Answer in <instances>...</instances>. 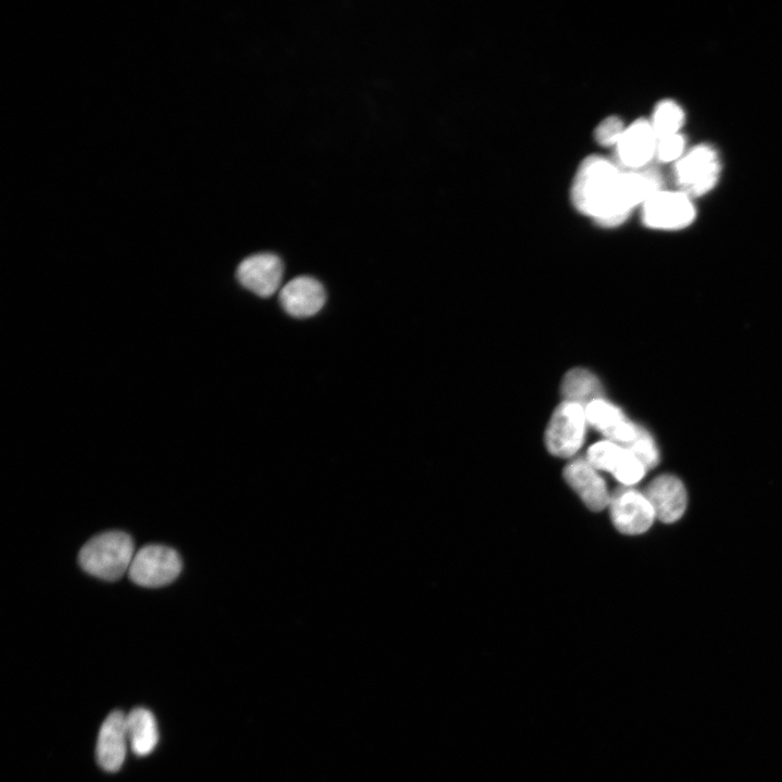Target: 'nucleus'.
Wrapping results in <instances>:
<instances>
[{
  "instance_id": "nucleus-1",
  "label": "nucleus",
  "mask_w": 782,
  "mask_h": 782,
  "mask_svg": "<svg viewBox=\"0 0 782 782\" xmlns=\"http://www.w3.org/2000/svg\"><path fill=\"white\" fill-rule=\"evenodd\" d=\"M623 168L598 155L586 157L573 178L571 200L582 214L598 225L614 227L628 215L620 205V185Z\"/></svg>"
},
{
  "instance_id": "nucleus-2",
  "label": "nucleus",
  "mask_w": 782,
  "mask_h": 782,
  "mask_svg": "<svg viewBox=\"0 0 782 782\" xmlns=\"http://www.w3.org/2000/svg\"><path fill=\"white\" fill-rule=\"evenodd\" d=\"M134 542L123 531H106L91 538L80 548L78 562L87 573L106 581L118 580L134 558Z\"/></svg>"
},
{
  "instance_id": "nucleus-3",
  "label": "nucleus",
  "mask_w": 782,
  "mask_h": 782,
  "mask_svg": "<svg viewBox=\"0 0 782 782\" xmlns=\"http://www.w3.org/2000/svg\"><path fill=\"white\" fill-rule=\"evenodd\" d=\"M721 169L718 150L708 143L697 144L674 163L677 189L692 199L705 195L719 182Z\"/></svg>"
},
{
  "instance_id": "nucleus-4",
  "label": "nucleus",
  "mask_w": 782,
  "mask_h": 782,
  "mask_svg": "<svg viewBox=\"0 0 782 782\" xmlns=\"http://www.w3.org/2000/svg\"><path fill=\"white\" fill-rule=\"evenodd\" d=\"M693 200L678 189H661L643 203L642 220L645 226L658 230L685 228L696 217Z\"/></svg>"
},
{
  "instance_id": "nucleus-5",
  "label": "nucleus",
  "mask_w": 782,
  "mask_h": 782,
  "mask_svg": "<svg viewBox=\"0 0 782 782\" xmlns=\"http://www.w3.org/2000/svg\"><path fill=\"white\" fill-rule=\"evenodd\" d=\"M586 424L584 406L564 401L550 419L545 433L546 447L553 455L572 456L583 443Z\"/></svg>"
},
{
  "instance_id": "nucleus-6",
  "label": "nucleus",
  "mask_w": 782,
  "mask_h": 782,
  "mask_svg": "<svg viewBox=\"0 0 782 782\" xmlns=\"http://www.w3.org/2000/svg\"><path fill=\"white\" fill-rule=\"evenodd\" d=\"M181 570L178 553L164 545H147L134 556L129 579L140 586L159 588L174 581Z\"/></svg>"
},
{
  "instance_id": "nucleus-7",
  "label": "nucleus",
  "mask_w": 782,
  "mask_h": 782,
  "mask_svg": "<svg viewBox=\"0 0 782 782\" xmlns=\"http://www.w3.org/2000/svg\"><path fill=\"white\" fill-rule=\"evenodd\" d=\"M608 506L614 526L625 534L645 532L656 518L646 495L631 487L623 485L615 490Z\"/></svg>"
},
{
  "instance_id": "nucleus-8",
  "label": "nucleus",
  "mask_w": 782,
  "mask_h": 782,
  "mask_svg": "<svg viewBox=\"0 0 782 782\" xmlns=\"http://www.w3.org/2000/svg\"><path fill=\"white\" fill-rule=\"evenodd\" d=\"M586 461L596 470L609 471L626 487L638 483L647 469L627 447L607 439L589 447Z\"/></svg>"
},
{
  "instance_id": "nucleus-9",
  "label": "nucleus",
  "mask_w": 782,
  "mask_h": 782,
  "mask_svg": "<svg viewBox=\"0 0 782 782\" xmlns=\"http://www.w3.org/2000/svg\"><path fill=\"white\" fill-rule=\"evenodd\" d=\"M657 137L651 122L638 119L626 127L616 144V164L623 169H642L648 167L655 157Z\"/></svg>"
},
{
  "instance_id": "nucleus-10",
  "label": "nucleus",
  "mask_w": 782,
  "mask_h": 782,
  "mask_svg": "<svg viewBox=\"0 0 782 782\" xmlns=\"http://www.w3.org/2000/svg\"><path fill=\"white\" fill-rule=\"evenodd\" d=\"M283 265L273 253H257L244 258L237 268L241 286L253 293L267 298L274 294L281 282Z\"/></svg>"
},
{
  "instance_id": "nucleus-11",
  "label": "nucleus",
  "mask_w": 782,
  "mask_h": 782,
  "mask_svg": "<svg viewBox=\"0 0 782 782\" xmlns=\"http://www.w3.org/2000/svg\"><path fill=\"white\" fill-rule=\"evenodd\" d=\"M588 424L602 432L607 440L629 445L638 436L641 426L632 422L615 404L602 399L594 400L585 407Z\"/></svg>"
},
{
  "instance_id": "nucleus-12",
  "label": "nucleus",
  "mask_w": 782,
  "mask_h": 782,
  "mask_svg": "<svg viewBox=\"0 0 782 782\" xmlns=\"http://www.w3.org/2000/svg\"><path fill=\"white\" fill-rule=\"evenodd\" d=\"M567 483L592 510L598 512L609 505L610 494L605 480L586 458H575L564 469Z\"/></svg>"
},
{
  "instance_id": "nucleus-13",
  "label": "nucleus",
  "mask_w": 782,
  "mask_h": 782,
  "mask_svg": "<svg viewBox=\"0 0 782 782\" xmlns=\"http://www.w3.org/2000/svg\"><path fill=\"white\" fill-rule=\"evenodd\" d=\"M126 716L113 710L103 721L96 746L99 766L109 772L117 771L125 759L127 747Z\"/></svg>"
},
{
  "instance_id": "nucleus-14",
  "label": "nucleus",
  "mask_w": 782,
  "mask_h": 782,
  "mask_svg": "<svg viewBox=\"0 0 782 782\" xmlns=\"http://www.w3.org/2000/svg\"><path fill=\"white\" fill-rule=\"evenodd\" d=\"M656 518L664 522H674L685 512L688 496L682 481L672 475H660L651 481L645 490Z\"/></svg>"
},
{
  "instance_id": "nucleus-15",
  "label": "nucleus",
  "mask_w": 782,
  "mask_h": 782,
  "mask_svg": "<svg viewBox=\"0 0 782 782\" xmlns=\"http://www.w3.org/2000/svg\"><path fill=\"white\" fill-rule=\"evenodd\" d=\"M279 301L289 315L305 318L321 310L326 293L318 280L302 276L293 278L280 290Z\"/></svg>"
},
{
  "instance_id": "nucleus-16",
  "label": "nucleus",
  "mask_w": 782,
  "mask_h": 782,
  "mask_svg": "<svg viewBox=\"0 0 782 782\" xmlns=\"http://www.w3.org/2000/svg\"><path fill=\"white\" fill-rule=\"evenodd\" d=\"M126 731L131 751L137 756L150 754L157 743L154 716L143 707H136L126 715Z\"/></svg>"
},
{
  "instance_id": "nucleus-17",
  "label": "nucleus",
  "mask_w": 782,
  "mask_h": 782,
  "mask_svg": "<svg viewBox=\"0 0 782 782\" xmlns=\"http://www.w3.org/2000/svg\"><path fill=\"white\" fill-rule=\"evenodd\" d=\"M562 393L565 401L579 403L585 407L594 400L603 398V388L593 373L584 368H575L565 375Z\"/></svg>"
},
{
  "instance_id": "nucleus-18",
  "label": "nucleus",
  "mask_w": 782,
  "mask_h": 782,
  "mask_svg": "<svg viewBox=\"0 0 782 782\" xmlns=\"http://www.w3.org/2000/svg\"><path fill=\"white\" fill-rule=\"evenodd\" d=\"M649 122L657 139L680 134L685 112L677 101L666 99L655 106Z\"/></svg>"
},
{
  "instance_id": "nucleus-19",
  "label": "nucleus",
  "mask_w": 782,
  "mask_h": 782,
  "mask_svg": "<svg viewBox=\"0 0 782 782\" xmlns=\"http://www.w3.org/2000/svg\"><path fill=\"white\" fill-rule=\"evenodd\" d=\"M625 447L632 452L646 468H652L659 462V453L655 441L643 427L640 428L636 438Z\"/></svg>"
},
{
  "instance_id": "nucleus-20",
  "label": "nucleus",
  "mask_w": 782,
  "mask_h": 782,
  "mask_svg": "<svg viewBox=\"0 0 782 782\" xmlns=\"http://www.w3.org/2000/svg\"><path fill=\"white\" fill-rule=\"evenodd\" d=\"M684 136L680 134L657 139L655 157L664 163H677L688 151Z\"/></svg>"
},
{
  "instance_id": "nucleus-21",
  "label": "nucleus",
  "mask_w": 782,
  "mask_h": 782,
  "mask_svg": "<svg viewBox=\"0 0 782 782\" xmlns=\"http://www.w3.org/2000/svg\"><path fill=\"white\" fill-rule=\"evenodd\" d=\"M626 127L619 117L609 116L602 121L595 128L594 137L602 146L616 147Z\"/></svg>"
}]
</instances>
